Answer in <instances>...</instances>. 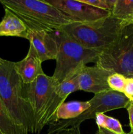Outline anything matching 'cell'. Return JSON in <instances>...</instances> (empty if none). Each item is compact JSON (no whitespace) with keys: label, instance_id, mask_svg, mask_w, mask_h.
Returning <instances> with one entry per match:
<instances>
[{"label":"cell","instance_id":"cell-1","mask_svg":"<svg viewBox=\"0 0 133 134\" xmlns=\"http://www.w3.org/2000/svg\"><path fill=\"white\" fill-rule=\"evenodd\" d=\"M26 89L14 62L0 57V98L12 120L25 133H37L36 120Z\"/></svg>","mask_w":133,"mask_h":134},{"label":"cell","instance_id":"cell-2","mask_svg":"<svg viewBox=\"0 0 133 134\" xmlns=\"http://www.w3.org/2000/svg\"><path fill=\"white\" fill-rule=\"evenodd\" d=\"M0 3L19 17L28 31L52 33L74 22L46 1L0 0Z\"/></svg>","mask_w":133,"mask_h":134},{"label":"cell","instance_id":"cell-3","mask_svg":"<svg viewBox=\"0 0 133 134\" xmlns=\"http://www.w3.org/2000/svg\"><path fill=\"white\" fill-rule=\"evenodd\" d=\"M52 34L58 46L52 77L58 85L71 79L89 63L96 64L100 54L99 51L83 47L61 30Z\"/></svg>","mask_w":133,"mask_h":134},{"label":"cell","instance_id":"cell-4","mask_svg":"<svg viewBox=\"0 0 133 134\" xmlns=\"http://www.w3.org/2000/svg\"><path fill=\"white\" fill-rule=\"evenodd\" d=\"M127 23L110 15L93 22H72L60 30L83 47L100 53L117 39Z\"/></svg>","mask_w":133,"mask_h":134},{"label":"cell","instance_id":"cell-5","mask_svg":"<svg viewBox=\"0 0 133 134\" xmlns=\"http://www.w3.org/2000/svg\"><path fill=\"white\" fill-rule=\"evenodd\" d=\"M95 65L126 78H133V23L121 29L117 39L100 53Z\"/></svg>","mask_w":133,"mask_h":134},{"label":"cell","instance_id":"cell-6","mask_svg":"<svg viewBox=\"0 0 133 134\" xmlns=\"http://www.w3.org/2000/svg\"><path fill=\"white\" fill-rule=\"evenodd\" d=\"M89 102L91 104L89 108L78 117L70 120H59L49 124L47 133L55 134L68 128L78 127L85 120L95 119L97 113L126 108L130 102L124 94L113 90L95 94Z\"/></svg>","mask_w":133,"mask_h":134},{"label":"cell","instance_id":"cell-7","mask_svg":"<svg viewBox=\"0 0 133 134\" xmlns=\"http://www.w3.org/2000/svg\"><path fill=\"white\" fill-rule=\"evenodd\" d=\"M57 85L52 76L46 75L45 73L40 75L33 82L27 85V96L36 120L37 134L47 102Z\"/></svg>","mask_w":133,"mask_h":134},{"label":"cell","instance_id":"cell-8","mask_svg":"<svg viewBox=\"0 0 133 134\" xmlns=\"http://www.w3.org/2000/svg\"><path fill=\"white\" fill-rule=\"evenodd\" d=\"M57 8L74 22L86 23L93 22L111 15L107 10L97 9L76 0H45Z\"/></svg>","mask_w":133,"mask_h":134},{"label":"cell","instance_id":"cell-9","mask_svg":"<svg viewBox=\"0 0 133 134\" xmlns=\"http://www.w3.org/2000/svg\"><path fill=\"white\" fill-rule=\"evenodd\" d=\"M78 73L70 80L63 82L55 88L46 105L43 119L39 124L38 134L41 132L45 126L56 122V115L59 107L65 103V99L70 94L80 90Z\"/></svg>","mask_w":133,"mask_h":134},{"label":"cell","instance_id":"cell-10","mask_svg":"<svg viewBox=\"0 0 133 134\" xmlns=\"http://www.w3.org/2000/svg\"><path fill=\"white\" fill-rule=\"evenodd\" d=\"M113 73L96 65L91 67L85 65L78 73L80 90L94 94L110 91L108 79Z\"/></svg>","mask_w":133,"mask_h":134},{"label":"cell","instance_id":"cell-11","mask_svg":"<svg viewBox=\"0 0 133 134\" xmlns=\"http://www.w3.org/2000/svg\"><path fill=\"white\" fill-rule=\"evenodd\" d=\"M27 39L33 46L43 62L56 60L58 46L52 33L45 31H28Z\"/></svg>","mask_w":133,"mask_h":134},{"label":"cell","instance_id":"cell-12","mask_svg":"<svg viewBox=\"0 0 133 134\" xmlns=\"http://www.w3.org/2000/svg\"><path fill=\"white\" fill-rule=\"evenodd\" d=\"M42 63L43 62L33 46L29 43V48L26 57L20 61L14 62V65L23 83L29 85L38 76L44 73Z\"/></svg>","mask_w":133,"mask_h":134},{"label":"cell","instance_id":"cell-13","mask_svg":"<svg viewBox=\"0 0 133 134\" xmlns=\"http://www.w3.org/2000/svg\"><path fill=\"white\" fill-rule=\"evenodd\" d=\"M27 35L28 30L22 20L5 8V14L0 22V37H17L27 39Z\"/></svg>","mask_w":133,"mask_h":134},{"label":"cell","instance_id":"cell-14","mask_svg":"<svg viewBox=\"0 0 133 134\" xmlns=\"http://www.w3.org/2000/svg\"><path fill=\"white\" fill-rule=\"evenodd\" d=\"M91 106L89 102L73 101L63 103L57 109L56 115V122L62 120H70L78 117Z\"/></svg>","mask_w":133,"mask_h":134},{"label":"cell","instance_id":"cell-15","mask_svg":"<svg viewBox=\"0 0 133 134\" xmlns=\"http://www.w3.org/2000/svg\"><path fill=\"white\" fill-rule=\"evenodd\" d=\"M0 131L3 134H26L15 124L0 98Z\"/></svg>","mask_w":133,"mask_h":134},{"label":"cell","instance_id":"cell-16","mask_svg":"<svg viewBox=\"0 0 133 134\" xmlns=\"http://www.w3.org/2000/svg\"><path fill=\"white\" fill-rule=\"evenodd\" d=\"M111 15L126 22H132L133 19V1L116 0Z\"/></svg>","mask_w":133,"mask_h":134},{"label":"cell","instance_id":"cell-17","mask_svg":"<svg viewBox=\"0 0 133 134\" xmlns=\"http://www.w3.org/2000/svg\"><path fill=\"white\" fill-rule=\"evenodd\" d=\"M95 120L98 128H104L115 134H126L120 122L115 118L100 113L96 114Z\"/></svg>","mask_w":133,"mask_h":134},{"label":"cell","instance_id":"cell-18","mask_svg":"<svg viewBox=\"0 0 133 134\" xmlns=\"http://www.w3.org/2000/svg\"><path fill=\"white\" fill-rule=\"evenodd\" d=\"M126 77L121 74L114 73L108 79V84L111 90L123 94Z\"/></svg>","mask_w":133,"mask_h":134},{"label":"cell","instance_id":"cell-19","mask_svg":"<svg viewBox=\"0 0 133 134\" xmlns=\"http://www.w3.org/2000/svg\"><path fill=\"white\" fill-rule=\"evenodd\" d=\"M83 3L112 13L116 0H80Z\"/></svg>","mask_w":133,"mask_h":134},{"label":"cell","instance_id":"cell-20","mask_svg":"<svg viewBox=\"0 0 133 134\" xmlns=\"http://www.w3.org/2000/svg\"><path fill=\"white\" fill-rule=\"evenodd\" d=\"M123 94L130 102H133V78H126Z\"/></svg>","mask_w":133,"mask_h":134},{"label":"cell","instance_id":"cell-21","mask_svg":"<svg viewBox=\"0 0 133 134\" xmlns=\"http://www.w3.org/2000/svg\"><path fill=\"white\" fill-rule=\"evenodd\" d=\"M126 109L127 110L129 120H130V126L131 130L130 132L133 133V102H130Z\"/></svg>","mask_w":133,"mask_h":134},{"label":"cell","instance_id":"cell-22","mask_svg":"<svg viewBox=\"0 0 133 134\" xmlns=\"http://www.w3.org/2000/svg\"><path fill=\"white\" fill-rule=\"evenodd\" d=\"M55 134H81V132L80 126H78L75 127V128H68Z\"/></svg>","mask_w":133,"mask_h":134},{"label":"cell","instance_id":"cell-23","mask_svg":"<svg viewBox=\"0 0 133 134\" xmlns=\"http://www.w3.org/2000/svg\"><path fill=\"white\" fill-rule=\"evenodd\" d=\"M96 134H115L112 133L110 131L104 129V128H98V131L96 132Z\"/></svg>","mask_w":133,"mask_h":134},{"label":"cell","instance_id":"cell-24","mask_svg":"<svg viewBox=\"0 0 133 134\" xmlns=\"http://www.w3.org/2000/svg\"><path fill=\"white\" fill-rule=\"evenodd\" d=\"M126 134H133V133H131V132H129V133H126Z\"/></svg>","mask_w":133,"mask_h":134},{"label":"cell","instance_id":"cell-25","mask_svg":"<svg viewBox=\"0 0 133 134\" xmlns=\"http://www.w3.org/2000/svg\"><path fill=\"white\" fill-rule=\"evenodd\" d=\"M0 134H3V133L1 132V131H0Z\"/></svg>","mask_w":133,"mask_h":134},{"label":"cell","instance_id":"cell-26","mask_svg":"<svg viewBox=\"0 0 133 134\" xmlns=\"http://www.w3.org/2000/svg\"><path fill=\"white\" fill-rule=\"evenodd\" d=\"M132 23H133V19H132Z\"/></svg>","mask_w":133,"mask_h":134}]
</instances>
